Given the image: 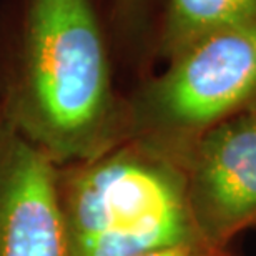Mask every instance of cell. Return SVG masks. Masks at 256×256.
Listing matches in <instances>:
<instances>
[{
    "label": "cell",
    "mask_w": 256,
    "mask_h": 256,
    "mask_svg": "<svg viewBox=\"0 0 256 256\" xmlns=\"http://www.w3.org/2000/svg\"><path fill=\"white\" fill-rule=\"evenodd\" d=\"M0 116L57 166L126 140V96L94 0L0 2Z\"/></svg>",
    "instance_id": "cell-1"
},
{
    "label": "cell",
    "mask_w": 256,
    "mask_h": 256,
    "mask_svg": "<svg viewBox=\"0 0 256 256\" xmlns=\"http://www.w3.org/2000/svg\"><path fill=\"white\" fill-rule=\"evenodd\" d=\"M57 186L68 256H138L202 242L188 212L183 166L140 142L57 166Z\"/></svg>",
    "instance_id": "cell-2"
},
{
    "label": "cell",
    "mask_w": 256,
    "mask_h": 256,
    "mask_svg": "<svg viewBox=\"0 0 256 256\" xmlns=\"http://www.w3.org/2000/svg\"><path fill=\"white\" fill-rule=\"evenodd\" d=\"M256 106V22L198 38L126 96V140L182 165L210 128ZM125 140V142H126Z\"/></svg>",
    "instance_id": "cell-3"
},
{
    "label": "cell",
    "mask_w": 256,
    "mask_h": 256,
    "mask_svg": "<svg viewBox=\"0 0 256 256\" xmlns=\"http://www.w3.org/2000/svg\"><path fill=\"white\" fill-rule=\"evenodd\" d=\"M198 238L214 248L256 226V106L210 128L182 158Z\"/></svg>",
    "instance_id": "cell-4"
},
{
    "label": "cell",
    "mask_w": 256,
    "mask_h": 256,
    "mask_svg": "<svg viewBox=\"0 0 256 256\" xmlns=\"http://www.w3.org/2000/svg\"><path fill=\"white\" fill-rule=\"evenodd\" d=\"M0 256H68L57 165L0 116Z\"/></svg>",
    "instance_id": "cell-5"
},
{
    "label": "cell",
    "mask_w": 256,
    "mask_h": 256,
    "mask_svg": "<svg viewBox=\"0 0 256 256\" xmlns=\"http://www.w3.org/2000/svg\"><path fill=\"white\" fill-rule=\"evenodd\" d=\"M256 22V0H166L155 54L165 62L198 38Z\"/></svg>",
    "instance_id": "cell-6"
},
{
    "label": "cell",
    "mask_w": 256,
    "mask_h": 256,
    "mask_svg": "<svg viewBox=\"0 0 256 256\" xmlns=\"http://www.w3.org/2000/svg\"><path fill=\"white\" fill-rule=\"evenodd\" d=\"M152 0H115V12L118 22L126 32L140 34L146 20Z\"/></svg>",
    "instance_id": "cell-7"
},
{
    "label": "cell",
    "mask_w": 256,
    "mask_h": 256,
    "mask_svg": "<svg viewBox=\"0 0 256 256\" xmlns=\"http://www.w3.org/2000/svg\"><path fill=\"white\" fill-rule=\"evenodd\" d=\"M224 250L228 248H213L206 243L194 242V243H183V244H175V246L155 250V252L143 253L138 256H218Z\"/></svg>",
    "instance_id": "cell-8"
},
{
    "label": "cell",
    "mask_w": 256,
    "mask_h": 256,
    "mask_svg": "<svg viewBox=\"0 0 256 256\" xmlns=\"http://www.w3.org/2000/svg\"><path fill=\"white\" fill-rule=\"evenodd\" d=\"M218 256H234V254H233L232 252H230V250H224V252H222Z\"/></svg>",
    "instance_id": "cell-9"
}]
</instances>
